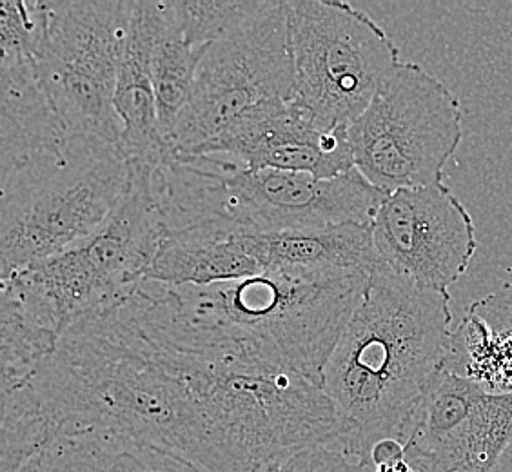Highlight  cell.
Wrapping results in <instances>:
<instances>
[{"label":"cell","instance_id":"6da1fadb","mask_svg":"<svg viewBox=\"0 0 512 472\" xmlns=\"http://www.w3.org/2000/svg\"><path fill=\"white\" fill-rule=\"evenodd\" d=\"M28 382L53 440L111 434L220 472L197 394L120 296L71 325Z\"/></svg>","mask_w":512,"mask_h":472},{"label":"cell","instance_id":"7a4b0ae2","mask_svg":"<svg viewBox=\"0 0 512 472\" xmlns=\"http://www.w3.org/2000/svg\"><path fill=\"white\" fill-rule=\"evenodd\" d=\"M453 331L449 293L376 266L322 374L344 429L336 445L349 460L375 469L378 443H407L427 394L447 371Z\"/></svg>","mask_w":512,"mask_h":472},{"label":"cell","instance_id":"3957f363","mask_svg":"<svg viewBox=\"0 0 512 472\" xmlns=\"http://www.w3.org/2000/svg\"><path fill=\"white\" fill-rule=\"evenodd\" d=\"M157 342L206 414L220 472H275L298 454L342 438L335 404L320 385L255 347L177 309Z\"/></svg>","mask_w":512,"mask_h":472},{"label":"cell","instance_id":"277c9868","mask_svg":"<svg viewBox=\"0 0 512 472\" xmlns=\"http://www.w3.org/2000/svg\"><path fill=\"white\" fill-rule=\"evenodd\" d=\"M153 195L166 231L224 220L256 233L336 224L373 226L387 193L356 169L336 178L247 169L220 155L177 149L153 173Z\"/></svg>","mask_w":512,"mask_h":472},{"label":"cell","instance_id":"5b68a950","mask_svg":"<svg viewBox=\"0 0 512 472\" xmlns=\"http://www.w3.org/2000/svg\"><path fill=\"white\" fill-rule=\"evenodd\" d=\"M367 273L266 271L235 282L175 287L191 318L222 329L322 387V374L364 295Z\"/></svg>","mask_w":512,"mask_h":472},{"label":"cell","instance_id":"8992f818","mask_svg":"<svg viewBox=\"0 0 512 472\" xmlns=\"http://www.w3.org/2000/svg\"><path fill=\"white\" fill-rule=\"evenodd\" d=\"M115 144L69 137L62 149L2 177L0 280L97 235L128 187Z\"/></svg>","mask_w":512,"mask_h":472},{"label":"cell","instance_id":"52a82bcc","mask_svg":"<svg viewBox=\"0 0 512 472\" xmlns=\"http://www.w3.org/2000/svg\"><path fill=\"white\" fill-rule=\"evenodd\" d=\"M128 171L124 198L97 235L2 280L0 296L59 338L144 280L162 246L166 227L151 186L155 169Z\"/></svg>","mask_w":512,"mask_h":472},{"label":"cell","instance_id":"ba28073f","mask_svg":"<svg viewBox=\"0 0 512 472\" xmlns=\"http://www.w3.org/2000/svg\"><path fill=\"white\" fill-rule=\"evenodd\" d=\"M462 120L453 91L402 60L347 128L355 169L387 195L442 182L462 142Z\"/></svg>","mask_w":512,"mask_h":472},{"label":"cell","instance_id":"9c48e42d","mask_svg":"<svg viewBox=\"0 0 512 472\" xmlns=\"http://www.w3.org/2000/svg\"><path fill=\"white\" fill-rule=\"evenodd\" d=\"M295 99L320 128L347 129L402 64L373 17L340 0H286Z\"/></svg>","mask_w":512,"mask_h":472},{"label":"cell","instance_id":"30bf717a","mask_svg":"<svg viewBox=\"0 0 512 472\" xmlns=\"http://www.w3.org/2000/svg\"><path fill=\"white\" fill-rule=\"evenodd\" d=\"M126 24L128 0L44 2L35 68L69 137L119 144L115 91Z\"/></svg>","mask_w":512,"mask_h":472},{"label":"cell","instance_id":"8fae6325","mask_svg":"<svg viewBox=\"0 0 512 472\" xmlns=\"http://www.w3.org/2000/svg\"><path fill=\"white\" fill-rule=\"evenodd\" d=\"M295 89L286 0H271L256 19L207 48L168 142L193 155L258 104L295 99Z\"/></svg>","mask_w":512,"mask_h":472},{"label":"cell","instance_id":"7c38bea8","mask_svg":"<svg viewBox=\"0 0 512 472\" xmlns=\"http://www.w3.org/2000/svg\"><path fill=\"white\" fill-rule=\"evenodd\" d=\"M380 264L422 289L449 293L473 262V217L451 187L400 189L387 195L373 222Z\"/></svg>","mask_w":512,"mask_h":472},{"label":"cell","instance_id":"4fadbf2b","mask_svg":"<svg viewBox=\"0 0 512 472\" xmlns=\"http://www.w3.org/2000/svg\"><path fill=\"white\" fill-rule=\"evenodd\" d=\"M193 155H220L247 169L336 178L355 169L347 129L320 128L298 100H271L237 118Z\"/></svg>","mask_w":512,"mask_h":472},{"label":"cell","instance_id":"5bb4252c","mask_svg":"<svg viewBox=\"0 0 512 472\" xmlns=\"http://www.w3.org/2000/svg\"><path fill=\"white\" fill-rule=\"evenodd\" d=\"M512 434V393H491L445 371L405 447L449 472H489Z\"/></svg>","mask_w":512,"mask_h":472},{"label":"cell","instance_id":"9a60e30c","mask_svg":"<svg viewBox=\"0 0 512 472\" xmlns=\"http://www.w3.org/2000/svg\"><path fill=\"white\" fill-rule=\"evenodd\" d=\"M264 233L224 220L166 231L146 280L206 287L266 273Z\"/></svg>","mask_w":512,"mask_h":472},{"label":"cell","instance_id":"2e32d148","mask_svg":"<svg viewBox=\"0 0 512 472\" xmlns=\"http://www.w3.org/2000/svg\"><path fill=\"white\" fill-rule=\"evenodd\" d=\"M158 19V0H128V24L115 91V109L122 122L117 148L128 166L151 169H157L175 151L160 128L151 77Z\"/></svg>","mask_w":512,"mask_h":472},{"label":"cell","instance_id":"e0dca14e","mask_svg":"<svg viewBox=\"0 0 512 472\" xmlns=\"http://www.w3.org/2000/svg\"><path fill=\"white\" fill-rule=\"evenodd\" d=\"M68 129L40 82L35 55L2 50L0 59V178L68 142Z\"/></svg>","mask_w":512,"mask_h":472},{"label":"cell","instance_id":"ac0fdd59","mask_svg":"<svg viewBox=\"0 0 512 472\" xmlns=\"http://www.w3.org/2000/svg\"><path fill=\"white\" fill-rule=\"evenodd\" d=\"M267 271L367 273L380 264L373 226L336 224L264 233Z\"/></svg>","mask_w":512,"mask_h":472},{"label":"cell","instance_id":"d6986e66","mask_svg":"<svg viewBox=\"0 0 512 472\" xmlns=\"http://www.w3.org/2000/svg\"><path fill=\"white\" fill-rule=\"evenodd\" d=\"M24 472H202L144 443L102 433L59 436Z\"/></svg>","mask_w":512,"mask_h":472},{"label":"cell","instance_id":"ffe728a7","mask_svg":"<svg viewBox=\"0 0 512 472\" xmlns=\"http://www.w3.org/2000/svg\"><path fill=\"white\" fill-rule=\"evenodd\" d=\"M158 4L160 19L151 55V77L160 128L164 137L169 138L178 118L188 108L200 62L209 46L197 48L186 39L173 0H158Z\"/></svg>","mask_w":512,"mask_h":472},{"label":"cell","instance_id":"44dd1931","mask_svg":"<svg viewBox=\"0 0 512 472\" xmlns=\"http://www.w3.org/2000/svg\"><path fill=\"white\" fill-rule=\"evenodd\" d=\"M480 325L467 342L469 371L494 393H512V282L467 307Z\"/></svg>","mask_w":512,"mask_h":472},{"label":"cell","instance_id":"7402d4cb","mask_svg":"<svg viewBox=\"0 0 512 472\" xmlns=\"http://www.w3.org/2000/svg\"><path fill=\"white\" fill-rule=\"evenodd\" d=\"M271 0H173L186 39L207 48L256 19Z\"/></svg>","mask_w":512,"mask_h":472},{"label":"cell","instance_id":"603a6c76","mask_svg":"<svg viewBox=\"0 0 512 472\" xmlns=\"http://www.w3.org/2000/svg\"><path fill=\"white\" fill-rule=\"evenodd\" d=\"M405 454H407V462L411 465L413 472H449L445 471L444 467H440L431 458H427L425 454L418 453L411 447H405Z\"/></svg>","mask_w":512,"mask_h":472},{"label":"cell","instance_id":"cb8c5ba5","mask_svg":"<svg viewBox=\"0 0 512 472\" xmlns=\"http://www.w3.org/2000/svg\"><path fill=\"white\" fill-rule=\"evenodd\" d=\"M489 472H512V434L509 442L505 443L502 454L494 463L493 469Z\"/></svg>","mask_w":512,"mask_h":472}]
</instances>
